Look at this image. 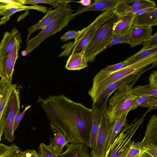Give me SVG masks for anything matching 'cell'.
I'll return each mask as SVG.
<instances>
[{"instance_id":"22","label":"cell","mask_w":157,"mask_h":157,"mask_svg":"<svg viewBox=\"0 0 157 157\" xmlns=\"http://www.w3.org/2000/svg\"><path fill=\"white\" fill-rule=\"evenodd\" d=\"M144 137V146L157 145V117L156 114L152 115L148 121Z\"/></svg>"},{"instance_id":"46","label":"cell","mask_w":157,"mask_h":157,"mask_svg":"<svg viewBox=\"0 0 157 157\" xmlns=\"http://www.w3.org/2000/svg\"><path fill=\"white\" fill-rule=\"evenodd\" d=\"M142 156V155H141ZM141 156H140L139 157H141Z\"/></svg>"},{"instance_id":"26","label":"cell","mask_w":157,"mask_h":157,"mask_svg":"<svg viewBox=\"0 0 157 157\" xmlns=\"http://www.w3.org/2000/svg\"><path fill=\"white\" fill-rule=\"evenodd\" d=\"M145 137L141 141H131L122 157H139L146 151L144 146Z\"/></svg>"},{"instance_id":"11","label":"cell","mask_w":157,"mask_h":157,"mask_svg":"<svg viewBox=\"0 0 157 157\" xmlns=\"http://www.w3.org/2000/svg\"><path fill=\"white\" fill-rule=\"evenodd\" d=\"M20 39H21V34L15 27H14L10 32L4 33L0 43V75L8 56L17 40Z\"/></svg>"},{"instance_id":"35","label":"cell","mask_w":157,"mask_h":157,"mask_svg":"<svg viewBox=\"0 0 157 157\" xmlns=\"http://www.w3.org/2000/svg\"><path fill=\"white\" fill-rule=\"evenodd\" d=\"M39 157H60L56 155L48 147L47 145L41 143L39 147Z\"/></svg>"},{"instance_id":"15","label":"cell","mask_w":157,"mask_h":157,"mask_svg":"<svg viewBox=\"0 0 157 157\" xmlns=\"http://www.w3.org/2000/svg\"><path fill=\"white\" fill-rule=\"evenodd\" d=\"M136 15L135 13H128L118 16L113 26V34L114 36L122 35L130 31Z\"/></svg>"},{"instance_id":"33","label":"cell","mask_w":157,"mask_h":157,"mask_svg":"<svg viewBox=\"0 0 157 157\" xmlns=\"http://www.w3.org/2000/svg\"><path fill=\"white\" fill-rule=\"evenodd\" d=\"M131 37L130 31L123 34L114 35V37L111 41L105 47L104 50L112 46L120 43H127L129 44Z\"/></svg>"},{"instance_id":"24","label":"cell","mask_w":157,"mask_h":157,"mask_svg":"<svg viewBox=\"0 0 157 157\" xmlns=\"http://www.w3.org/2000/svg\"><path fill=\"white\" fill-rule=\"evenodd\" d=\"M81 52L71 54L67 60L65 68L68 70H80L88 67Z\"/></svg>"},{"instance_id":"14","label":"cell","mask_w":157,"mask_h":157,"mask_svg":"<svg viewBox=\"0 0 157 157\" xmlns=\"http://www.w3.org/2000/svg\"><path fill=\"white\" fill-rule=\"evenodd\" d=\"M50 127L54 133L53 138H50V143L48 147L56 155L63 153L64 147L69 143L63 132L50 123Z\"/></svg>"},{"instance_id":"13","label":"cell","mask_w":157,"mask_h":157,"mask_svg":"<svg viewBox=\"0 0 157 157\" xmlns=\"http://www.w3.org/2000/svg\"><path fill=\"white\" fill-rule=\"evenodd\" d=\"M22 43L21 39L17 40L6 59L4 68L0 75L1 78H4L10 83H12L14 67L16 60L19 56L18 52L20 48V44Z\"/></svg>"},{"instance_id":"39","label":"cell","mask_w":157,"mask_h":157,"mask_svg":"<svg viewBox=\"0 0 157 157\" xmlns=\"http://www.w3.org/2000/svg\"><path fill=\"white\" fill-rule=\"evenodd\" d=\"M142 50L149 49L157 47V32L152 35L143 44Z\"/></svg>"},{"instance_id":"5","label":"cell","mask_w":157,"mask_h":157,"mask_svg":"<svg viewBox=\"0 0 157 157\" xmlns=\"http://www.w3.org/2000/svg\"><path fill=\"white\" fill-rule=\"evenodd\" d=\"M118 16L115 12L113 16L99 28L87 45L80 52L87 62H94L96 56L104 50L114 36L113 28Z\"/></svg>"},{"instance_id":"10","label":"cell","mask_w":157,"mask_h":157,"mask_svg":"<svg viewBox=\"0 0 157 157\" xmlns=\"http://www.w3.org/2000/svg\"><path fill=\"white\" fill-rule=\"evenodd\" d=\"M16 87V84L10 83L4 78L0 80V144L6 123L9 99Z\"/></svg>"},{"instance_id":"28","label":"cell","mask_w":157,"mask_h":157,"mask_svg":"<svg viewBox=\"0 0 157 157\" xmlns=\"http://www.w3.org/2000/svg\"><path fill=\"white\" fill-rule=\"evenodd\" d=\"M93 123L90 132L89 147H94L99 131V110L97 107H93Z\"/></svg>"},{"instance_id":"41","label":"cell","mask_w":157,"mask_h":157,"mask_svg":"<svg viewBox=\"0 0 157 157\" xmlns=\"http://www.w3.org/2000/svg\"><path fill=\"white\" fill-rule=\"evenodd\" d=\"M152 96L149 95L136 96L135 101L131 110L136 109L143 103L146 100Z\"/></svg>"},{"instance_id":"32","label":"cell","mask_w":157,"mask_h":157,"mask_svg":"<svg viewBox=\"0 0 157 157\" xmlns=\"http://www.w3.org/2000/svg\"><path fill=\"white\" fill-rule=\"evenodd\" d=\"M131 93L135 96L149 95L157 98V89L152 88L149 84L144 86L138 85L132 89Z\"/></svg>"},{"instance_id":"3","label":"cell","mask_w":157,"mask_h":157,"mask_svg":"<svg viewBox=\"0 0 157 157\" xmlns=\"http://www.w3.org/2000/svg\"><path fill=\"white\" fill-rule=\"evenodd\" d=\"M156 62H157V53L114 72L104 80L93 84L88 93L91 97L93 103L96 101L103 91L112 83L129 75L137 73Z\"/></svg>"},{"instance_id":"45","label":"cell","mask_w":157,"mask_h":157,"mask_svg":"<svg viewBox=\"0 0 157 157\" xmlns=\"http://www.w3.org/2000/svg\"><path fill=\"white\" fill-rule=\"evenodd\" d=\"M105 157H109V156L107 155V156H106Z\"/></svg>"},{"instance_id":"17","label":"cell","mask_w":157,"mask_h":157,"mask_svg":"<svg viewBox=\"0 0 157 157\" xmlns=\"http://www.w3.org/2000/svg\"><path fill=\"white\" fill-rule=\"evenodd\" d=\"M131 39L129 44L131 47L144 43L152 36L151 27H132L131 30Z\"/></svg>"},{"instance_id":"20","label":"cell","mask_w":157,"mask_h":157,"mask_svg":"<svg viewBox=\"0 0 157 157\" xmlns=\"http://www.w3.org/2000/svg\"><path fill=\"white\" fill-rule=\"evenodd\" d=\"M34 9L44 13L48 11L46 7L42 6L37 5L26 6L21 7H14L8 9L0 10V15L3 16L0 19V25L5 24L10 19V17L15 13L22 10Z\"/></svg>"},{"instance_id":"34","label":"cell","mask_w":157,"mask_h":157,"mask_svg":"<svg viewBox=\"0 0 157 157\" xmlns=\"http://www.w3.org/2000/svg\"><path fill=\"white\" fill-rule=\"evenodd\" d=\"M24 0H0V10L14 7L22 6Z\"/></svg>"},{"instance_id":"43","label":"cell","mask_w":157,"mask_h":157,"mask_svg":"<svg viewBox=\"0 0 157 157\" xmlns=\"http://www.w3.org/2000/svg\"><path fill=\"white\" fill-rule=\"evenodd\" d=\"M146 151L154 157H157V145H149L145 146Z\"/></svg>"},{"instance_id":"7","label":"cell","mask_w":157,"mask_h":157,"mask_svg":"<svg viewBox=\"0 0 157 157\" xmlns=\"http://www.w3.org/2000/svg\"><path fill=\"white\" fill-rule=\"evenodd\" d=\"M145 115L144 114L141 118H136L125 125L106 151L105 157L108 155L109 157H122L133 136L144 120Z\"/></svg>"},{"instance_id":"23","label":"cell","mask_w":157,"mask_h":157,"mask_svg":"<svg viewBox=\"0 0 157 157\" xmlns=\"http://www.w3.org/2000/svg\"><path fill=\"white\" fill-rule=\"evenodd\" d=\"M0 157H31V155L29 150L22 151L14 144L9 146L1 143Z\"/></svg>"},{"instance_id":"2","label":"cell","mask_w":157,"mask_h":157,"mask_svg":"<svg viewBox=\"0 0 157 157\" xmlns=\"http://www.w3.org/2000/svg\"><path fill=\"white\" fill-rule=\"evenodd\" d=\"M141 76L121 85L109 99L106 114L110 122L117 120L123 114L131 110L136 96L131 93V90Z\"/></svg>"},{"instance_id":"19","label":"cell","mask_w":157,"mask_h":157,"mask_svg":"<svg viewBox=\"0 0 157 157\" xmlns=\"http://www.w3.org/2000/svg\"><path fill=\"white\" fill-rule=\"evenodd\" d=\"M66 150L59 155L60 157H91L87 145L84 144L71 143Z\"/></svg>"},{"instance_id":"21","label":"cell","mask_w":157,"mask_h":157,"mask_svg":"<svg viewBox=\"0 0 157 157\" xmlns=\"http://www.w3.org/2000/svg\"><path fill=\"white\" fill-rule=\"evenodd\" d=\"M157 25V9L136 15L132 27H152Z\"/></svg>"},{"instance_id":"36","label":"cell","mask_w":157,"mask_h":157,"mask_svg":"<svg viewBox=\"0 0 157 157\" xmlns=\"http://www.w3.org/2000/svg\"><path fill=\"white\" fill-rule=\"evenodd\" d=\"M140 106L147 107L148 108V109L144 114L146 115L149 112L157 109V98L151 96Z\"/></svg>"},{"instance_id":"37","label":"cell","mask_w":157,"mask_h":157,"mask_svg":"<svg viewBox=\"0 0 157 157\" xmlns=\"http://www.w3.org/2000/svg\"><path fill=\"white\" fill-rule=\"evenodd\" d=\"M62 0L61 4H59L58 0H24V5L32 4L34 5H36L39 3H46L52 6L54 8L59 7L61 6Z\"/></svg>"},{"instance_id":"25","label":"cell","mask_w":157,"mask_h":157,"mask_svg":"<svg viewBox=\"0 0 157 157\" xmlns=\"http://www.w3.org/2000/svg\"><path fill=\"white\" fill-rule=\"evenodd\" d=\"M129 65L126 60L116 64L107 66L101 69L94 77L93 84L97 83L104 80L112 73Z\"/></svg>"},{"instance_id":"6","label":"cell","mask_w":157,"mask_h":157,"mask_svg":"<svg viewBox=\"0 0 157 157\" xmlns=\"http://www.w3.org/2000/svg\"><path fill=\"white\" fill-rule=\"evenodd\" d=\"M108 101L98 107L99 110V131L95 146L90 153L92 157H105L108 142L115 121L110 122L107 115Z\"/></svg>"},{"instance_id":"8","label":"cell","mask_w":157,"mask_h":157,"mask_svg":"<svg viewBox=\"0 0 157 157\" xmlns=\"http://www.w3.org/2000/svg\"><path fill=\"white\" fill-rule=\"evenodd\" d=\"M99 28L97 23L92 22L84 28L83 32L74 41H69L61 47V48L64 49L58 57L67 56L80 52L89 43Z\"/></svg>"},{"instance_id":"12","label":"cell","mask_w":157,"mask_h":157,"mask_svg":"<svg viewBox=\"0 0 157 157\" xmlns=\"http://www.w3.org/2000/svg\"><path fill=\"white\" fill-rule=\"evenodd\" d=\"M155 66L152 65L149 67L144 69L137 73L129 75L112 83L103 91L96 101L93 103L92 106H98L103 104L105 101H108L111 94L121 85L132 81L138 76L142 75L147 71Z\"/></svg>"},{"instance_id":"4","label":"cell","mask_w":157,"mask_h":157,"mask_svg":"<svg viewBox=\"0 0 157 157\" xmlns=\"http://www.w3.org/2000/svg\"><path fill=\"white\" fill-rule=\"evenodd\" d=\"M72 1H66L53 20L35 37L27 41L25 51L28 55L37 47L48 37L59 32L67 26L72 19L73 15L69 3Z\"/></svg>"},{"instance_id":"40","label":"cell","mask_w":157,"mask_h":157,"mask_svg":"<svg viewBox=\"0 0 157 157\" xmlns=\"http://www.w3.org/2000/svg\"><path fill=\"white\" fill-rule=\"evenodd\" d=\"M31 107V105H29L25 108L24 110L21 113L20 112V110H19L15 118L14 124L13 131L14 132L15 131L17 128L21 120L23 119L26 111Z\"/></svg>"},{"instance_id":"44","label":"cell","mask_w":157,"mask_h":157,"mask_svg":"<svg viewBox=\"0 0 157 157\" xmlns=\"http://www.w3.org/2000/svg\"><path fill=\"white\" fill-rule=\"evenodd\" d=\"M75 2L80 3L81 5L84 7L90 6L92 3L91 0H81L79 1Z\"/></svg>"},{"instance_id":"18","label":"cell","mask_w":157,"mask_h":157,"mask_svg":"<svg viewBox=\"0 0 157 157\" xmlns=\"http://www.w3.org/2000/svg\"><path fill=\"white\" fill-rule=\"evenodd\" d=\"M66 2V1L62 0L61 6L56 8L54 10H51V8L50 9L41 20L36 24L29 27L27 30L28 34L26 41L27 42L29 40L30 36L35 31L44 29L53 20Z\"/></svg>"},{"instance_id":"1","label":"cell","mask_w":157,"mask_h":157,"mask_svg":"<svg viewBox=\"0 0 157 157\" xmlns=\"http://www.w3.org/2000/svg\"><path fill=\"white\" fill-rule=\"evenodd\" d=\"M38 102L50 123L61 130L69 143L84 144L89 147L93 123V110L75 102L64 95L39 97Z\"/></svg>"},{"instance_id":"31","label":"cell","mask_w":157,"mask_h":157,"mask_svg":"<svg viewBox=\"0 0 157 157\" xmlns=\"http://www.w3.org/2000/svg\"><path fill=\"white\" fill-rule=\"evenodd\" d=\"M157 53V47L139 51L126 59L128 65H131L152 55Z\"/></svg>"},{"instance_id":"16","label":"cell","mask_w":157,"mask_h":157,"mask_svg":"<svg viewBox=\"0 0 157 157\" xmlns=\"http://www.w3.org/2000/svg\"><path fill=\"white\" fill-rule=\"evenodd\" d=\"M120 0H98L87 6H80L76 12L73 14L72 19L85 12L94 11H104L108 10H114Z\"/></svg>"},{"instance_id":"30","label":"cell","mask_w":157,"mask_h":157,"mask_svg":"<svg viewBox=\"0 0 157 157\" xmlns=\"http://www.w3.org/2000/svg\"><path fill=\"white\" fill-rule=\"evenodd\" d=\"M131 7L139 10L157 8L155 2L150 0H124Z\"/></svg>"},{"instance_id":"27","label":"cell","mask_w":157,"mask_h":157,"mask_svg":"<svg viewBox=\"0 0 157 157\" xmlns=\"http://www.w3.org/2000/svg\"><path fill=\"white\" fill-rule=\"evenodd\" d=\"M156 9L157 8L144 10L135 9L126 4L124 0H120L116 6L114 11L118 16H119L128 13H134L136 15L141 14Z\"/></svg>"},{"instance_id":"38","label":"cell","mask_w":157,"mask_h":157,"mask_svg":"<svg viewBox=\"0 0 157 157\" xmlns=\"http://www.w3.org/2000/svg\"><path fill=\"white\" fill-rule=\"evenodd\" d=\"M84 28L81 30H69L60 37L62 41H66L71 39H76L83 32Z\"/></svg>"},{"instance_id":"29","label":"cell","mask_w":157,"mask_h":157,"mask_svg":"<svg viewBox=\"0 0 157 157\" xmlns=\"http://www.w3.org/2000/svg\"><path fill=\"white\" fill-rule=\"evenodd\" d=\"M128 112H127L124 114L116 121L108 142L106 152L110 147L115 138L119 134L124 127L128 123L127 121L126 118Z\"/></svg>"},{"instance_id":"9","label":"cell","mask_w":157,"mask_h":157,"mask_svg":"<svg viewBox=\"0 0 157 157\" xmlns=\"http://www.w3.org/2000/svg\"><path fill=\"white\" fill-rule=\"evenodd\" d=\"M19 110H20L19 91L16 87L13 90L9 99L7 121L4 132L5 140L10 143L13 142L15 139L13 131L14 122Z\"/></svg>"},{"instance_id":"42","label":"cell","mask_w":157,"mask_h":157,"mask_svg":"<svg viewBox=\"0 0 157 157\" xmlns=\"http://www.w3.org/2000/svg\"><path fill=\"white\" fill-rule=\"evenodd\" d=\"M149 84L154 89H157V71H153L149 78Z\"/></svg>"}]
</instances>
